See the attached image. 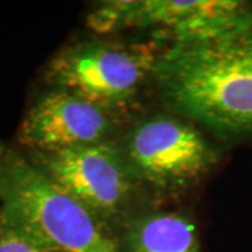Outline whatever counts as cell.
I'll use <instances>...</instances> for the list:
<instances>
[{"instance_id":"obj_5","label":"cell","mask_w":252,"mask_h":252,"mask_svg":"<svg viewBox=\"0 0 252 252\" xmlns=\"http://www.w3.org/2000/svg\"><path fill=\"white\" fill-rule=\"evenodd\" d=\"M27 157L112 233L118 234L139 213L136 203L143 189L132 175L117 140L58 152H28Z\"/></svg>"},{"instance_id":"obj_6","label":"cell","mask_w":252,"mask_h":252,"mask_svg":"<svg viewBox=\"0 0 252 252\" xmlns=\"http://www.w3.org/2000/svg\"><path fill=\"white\" fill-rule=\"evenodd\" d=\"M251 14L247 3L231 0H111L91 11L87 26L98 34L149 30L172 45L224 34Z\"/></svg>"},{"instance_id":"obj_9","label":"cell","mask_w":252,"mask_h":252,"mask_svg":"<svg viewBox=\"0 0 252 252\" xmlns=\"http://www.w3.org/2000/svg\"><path fill=\"white\" fill-rule=\"evenodd\" d=\"M0 252H56L36 243L0 219Z\"/></svg>"},{"instance_id":"obj_4","label":"cell","mask_w":252,"mask_h":252,"mask_svg":"<svg viewBox=\"0 0 252 252\" xmlns=\"http://www.w3.org/2000/svg\"><path fill=\"white\" fill-rule=\"evenodd\" d=\"M119 144L139 187L164 196L190 190L219 162L217 150L198 127L171 112L137 121Z\"/></svg>"},{"instance_id":"obj_8","label":"cell","mask_w":252,"mask_h":252,"mask_svg":"<svg viewBox=\"0 0 252 252\" xmlns=\"http://www.w3.org/2000/svg\"><path fill=\"white\" fill-rule=\"evenodd\" d=\"M117 235L122 252H200L196 225L182 212H139Z\"/></svg>"},{"instance_id":"obj_3","label":"cell","mask_w":252,"mask_h":252,"mask_svg":"<svg viewBox=\"0 0 252 252\" xmlns=\"http://www.w3.org/2000/svg\"><path fill=\"white\" fill-rule=\"evenodd\" d=\"M165 48L161 41L89 39L62 49L49 62L45 80L56 90L87 99L122 121L133 112Z\"/></svg>"},{"instance_id":"obj_2","label":"cell","mask_w":252,"mask_h":252,"mask_svg":"<svg viewBox=\"0 0 252 252\" xmlns=\"http://www.w3.org/2000/svg\"><path fill=\"white\" fill-rule=\"evenodd\" d=\"M0 219L56 252H122L118 235L0 142Z\"/></svg>"},{"instance_id":"obj_7","label":"cell","mask_w":252,"mask_h":252,"mask_svg":"<svg viewBox=\"0 0 252 252\" xmlns=\"http://www.w3.org/2000/svg\"><path fill=\"white\" fill-rule=\"evenodd\" d=\"M118 125L95 104L54 89L28 109L17 139L28 152H58L114 139Z\"/></svg>"},{"instance_id":"obj_1","label":"cell","mask_w":252,"mask_h":252,"mask_svg":"<svg viewBox=\"0 0 252 252\" xmlns=\"http://www.w3.org/2000/svg\"><path fill=\"white\" fill-rule=\"evenodd\" d=\"M153 84L174 115L223 139L252 136V14L224 34L165 46Z\"/></svg>"}]
</instances>
